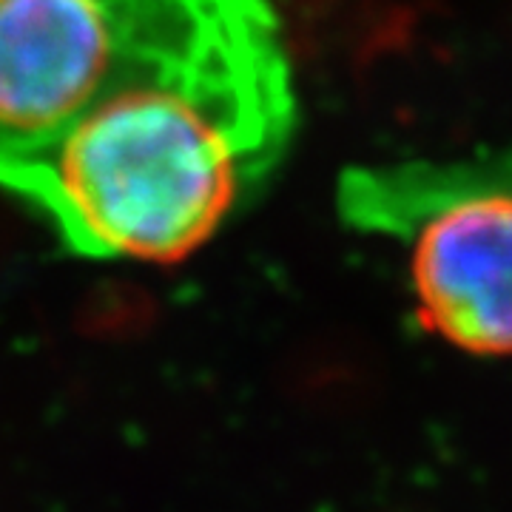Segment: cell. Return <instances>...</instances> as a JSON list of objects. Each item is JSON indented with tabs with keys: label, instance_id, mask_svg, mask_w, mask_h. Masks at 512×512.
Listing matches in <instances>:
<instances>
[{
	"label": "cell",
	"instance_id": "cell-1",
	"mask_svg": "<svg viewBox=\"0 0 512 512\" xmlns=\"http://www.w3.org/2000/svg\"><path fill=\"white\" fill-rule=\"evenodd\" d=\"M293 114L268 0H0V188L74 254L197 251Z\"/></svg>",
	"mask_w": 512,
	"mask_h": 512
},
{
	"label": "cell",
	"instance_id": "cell-2",
	"mask_svg": "<svg viewBox=\"0 0 512 512\" xmlns=\"http://www.w3.org/2000/svg\"><path fill=\"white\" fill-rule=\"evenodd\" d=\"M410 279L421 325L478 356L512 353V188L467 185L424 214Z\"/></svg>",
	"mask_w": 512,
	"mask_h": 512
}]
</instances>
